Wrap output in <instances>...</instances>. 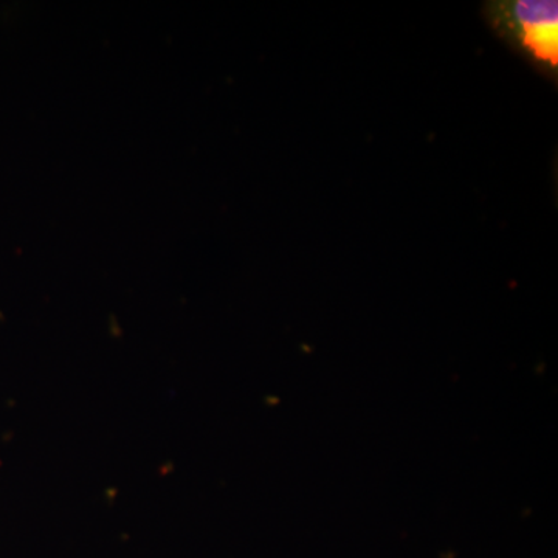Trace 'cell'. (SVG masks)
<instances>
[{"mask_svg": "<svg viewBox=\"0 0 558 558\" xmlns=\"http://www.w3.org/2000/svg\"><path fill=\"white\" fill-rule=\"evenodd\" d=\"M498 27L543 68L556 69L558 60L557 2L517 0L497 7Z\"/></svg>", "mask_w": 558, "mask_h": 558, "instance_id": "1", "label": "cell"}]
</instances>
